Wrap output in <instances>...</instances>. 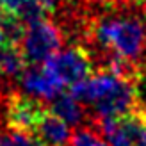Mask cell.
I'll return each instance as SVG.
<instances>
[{
	"instance_id": "obj_1",
	"label": "cell",
	"mask_w": 146,
	"mask_h": 146,
	"mask_svg": "<svg viewBox=\"0 0 146 146\" xmlns=\"http://www.w3.org/2000/svg\"><path fill=\"white\" fill-rule=\"evenodd\" d=\"M70 94L82 104H91L98 119L119 118L141 109L137 80L118 75L111 70H102L78 82L71 87Z\"/></svg>"
},
{
	"instance_id": "obj_2",
	"label": "cell",
	"mask_w": 146,
	"mask_h": 146,
	"mask_svg": "<svg viewBox=\"0 0 146 146\" xmlns=\"http://www.w3.org/2000/svg\"><path fill=\"white\" fill-rule=\"evenodd\" d=\"M89 36L98 46L109 52L107 61H118L134 70L146 50V25L137 18H100L91 27Z\"/></svg>"
},
{
	"instance_id": "obj_3",
	"label": "cell",
	"mask_w": 146,
	"mask_h": 146,
	"mask_svg": "<svg viewBox=\"0 0 146 146\" xmlns=\"http://www.w3.org/2000/svg\"><path fill=\"white\" fill-rule=\"evenodd\" d=\"M62 32L50 20H39L25 27L23 36L18 41V46L23 54V59L29 66L45 64L54 54L61 50Z\"/></svg>"
},
{
	"instance_id": "obj_4",
	"label": "cell",
	"mask_w": 146,
	"mask_h": 146,
	"mask_svg": "<svg viewBox=\"0 0 146 146\" xmlns=\"http://www.w3.org/2000/svg\"><path fill=\"white\" fill-rule=\"evenodd\" d=\"M50 75L61 86H77L78 82L89 78L93 71V59L89 52L82 46H71L66 50H59L43 64Z\"/></svg>"
},
{
	"instance_id": "obj_5",
	"label": "cell",
	"mask_w": 146,
	"mask_h": 146,
	"mask_svg": "<svg viewBox=\"0 0 146 146\" xmlns=\"http://www.w3.org/2000/svg\"><path fill=\"white\" fill-rule=\"evenodd\" d=\"M43 112H45V107L41 105V102L27 96V94L13 93L4 102L5 125L14 132L32 134L36 123L39 121Z\"/></svg>"
},
{
	"instance_id": "obj_6",
	"label": "cell",
	"mask_w": 146,
	"mask_h": 146,
	"mask_svg": "<svg viewBox=\"0 0 146 146\" xmlns=\"http://www.w3.org/2000/svg\"><path fill=\"white\" fill-rule=\"evenodd\" d=\"M146 118L143 114V107L137 112L119 116V118L98 119L100 134L104 135L109 146H137L139 132Z\"/></svg>"
},
{
	"instance_id": "obj_7",
	"label": "cell",
	"mask_w": 146,
	"mask_h": 146,
	"mask_svg": "<svg viewBox=\"0 0 146 146\" xmlns=\"http://www.w3.org/2000/svg\"><path fill=\"white\" fill-rule=\"evenodd\" d=\"M18 80L23 93L38 102H54L62 93L61 82H57L45 68H25V71L18 77Z\"/></svg>"
},
{
	"instance_id": "obj_8",
	"label": "cell",
	"mask_w": 146,
	"mask_h": 146,
	"mask_svg": "<svg viewBox=\"0 0 146 146\" xmlns=\"http://www.w3.org/2000/svg\"><path fill=\"white\" fill-rule=\"evenodd\" d=\"M32 135L41 146H68L71 132L70 127L59 116H55L52 111L45 109L39 121L36 123Z\"/></svg>"
},
{
	"instance_id": "obj_9",
	"label": "cell",
	"mask_w": 146,
	"mask_h": 146,
	"mask_svg": "<svg viewBox=\"0 0 146 146\" xmlns=\"http://www.w3.org/2000/svg\"><path fill=\"white\" fill-rule=\"evenodd\" d=\"M27 62L16 43H5L0 48V75L7 78H18L25 71Z\"/></svg>"
},
{
	"instance_id": "obj_10",
	"label": "cell",
	"mask_w": 146,
	"mask_h": 146,
	"mask_svg": "<svg viewBox=\"0 0 146 146\" xmlns=\"http://www.w3.org/2000/svg\"><path fill=\"white\" fill-rule=\"evenodd\" d=\"M52 112L66 123V125H78L80 121H84V107H80V102L73 98L71 94L61 93L54 102H52Z\"/></svg>"
},
{
	"instance_id": "obj_11",
	"label": "cell",
	"mask_w": 146,
	"mask_h": 146,
	"mask_svg": "<svg viewBox=\"0 0 146 146\" xmlns=\"http://www.w3.org/2000/svg\"><path fill=\"white\" fill-rule=\"evenodd\" d=\"M70 146H109L96 128L78 127L70 137Z\"/></svg>"
},
{
	"instance_id": "obj_12",
	"label": "cell",
	"mask_w": 146,
	"mask_h": 146,
	"mask_svg": "<svg viewBox=\"0 0 146 146\" xmlns=\"http://www.w3.org/2000/svg\"><path fill=\"white\" fill-rule=\"evenodd\" d=\"M2 146H41L32 134H25V132H14L9 130L2 137Z\"/></svg>"
},
{
	"instance_id": "obj_13",
	"label": "cell",
	"mask_w": 146,
	"mask_h": 146,
	"mask_svg": "<svg viewBox=\"0 0 146 146\" xmlns=\"http://www.w3.org/2000/svg\"><path fill=\"white\" fill-rule=\"evenodd\" d=\"M23 2L25 0H0V5H2V9H4V14H11V16H14Z\"/></svg>"
},
{
	"instance_id": "obj_14",
	"label": "cell",
	"mask_w": 146,
	"mask_h": 146,
	"mask_svg": "<svg viewBox=\"0 0 146 146\" xmlns=\"http://www.w3.org/2000/svg\"><path fill=\"white\" fill-rule=\"evenodd\" d=\"M36 2H38L46 13H55V9L61 4V0H36Z\"/></svg>"
},
{
	"instance_id": "obj_15",
	"label": "cell",
	"mask_w": 146,
	"mask_h": 146,
	"mask_svg": "<svg viewBox=\"0 0 146 146\" xmlns=\"http://www.w3.org/2000/svg\"><path fill=\"white\" fill-rule=\"evenodd\" d=\"M137 146H146V123L143 125L139 132V139H137Z\"/></svg>"
},
{
	"instance_id": "obj_16",
	"label": "cell",
	"mask_w": 146,
	"mask_h": 146,
	"mask_svg": "<svg viewBox=\"0 0 146 146\" xmlns=\"http://www.w3.org/2000/svg\"><path fill=\"white\" fill-rule=\"evenodd\" d=\"M143 114H144V118H146V105L143 107Z\"/></svg>"
},
{
	"instance_id": "obj_17",
	"label": "cell",
	"mask_w": 146,
	"mask_h": 146,
	"mask_svg": "<svg viewBox=\"0 0 146 146\" xmlns=\"http://www.w3.org/2000/svg\"><path fill=\"white\" fill-rule=\"evenodd\" d=\"M143 9H144V14H146V0H144V5H143Z\"/></svg>"
}]
</instances>
